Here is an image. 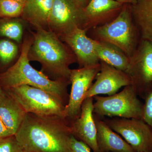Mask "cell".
<instances>
[{
  "label": "cell",
  "instance_id": "obj_3",
  "mask_svg": "<svg viewBox=\"0 0 152 152\" xmlns=\"http://www.w3.org/2000/svg\"><path fill=\"white\" fill-rule=\"evenodd\" d=\"M33 42V37L24 40L20 55L16 62L0 74V86L5 91L18 86L28 85L44 90L66 104L67 87L70 81L51 80L42 71H38L30 64L28 53Z\"/></svg>",
  "mask_w": 152,
  "mask_h": 152
},
{
  "label": "cell",
  "instance_id": "obj_25",
  "mask_svg": "<svg viewBox=\"0 0 152 152\" xmlns=\"http://www.w3.org/2000/svg\"><path fill=\"white\" fill-rule=\"evenodd\" d=\"M91 149L88 145L72 135L70 142V152H91Z\"/></svg>",
  "mask_w": 152,
  "mask_h": 152
},
{
  "label": "cell",
  "instance_id": "obj_31",
  "mask_svg": "<svg viewBox=\"0 0 152 152\" xmlns=\"http://www.w3.org/2000/svg\"></svg>",
  "mask_w": 152,
  "mask_h": 152
},
{
  "label": "cell",
  "instance_id": "obj_21",
  "mask_svg": "<svg viewBox=\"0 0 152 152\" xmlns=\"http://www.w3.org/2000/svg\"><path fill=\"white\" fill-rule=\"evenodd\" d=\"M22 3L12 0H0V18H17L22 16L23 10Z\"/></svg>",
  "mask_w": 152,
  "mask_h": 152
},
{
  "label": "cell",
  "instance_id": "obj_28",
  "mask_svg": "<svg viewBox=\"0 0 152 152\" xmlns=\"http://www.w3.org/2000/svg\"><path fill=\"white\" fill-rule=\"evenodd\" d=\"M76 2L83 8H84L91 0H75Z\"/></svg>",
  "mask_w": 152,
  "mask_h": 152
},
{
  "label": "cell",
  "instance_id": "obj_5",
  "mask_svg": "<svg viewBox=\"0 0 152 152\" xmlns=\"http://www.w3.org/2000/svg\"><path fill=\"white\" fill-rule=\"evenodd\" d=\"M4 91L26 113L43 117L58 116L66 119L65 103L44 90L28 85H22Z\"/></svg>",
  "mask_w": 152,
  "mask_h": 152
},
{
  "label": "cell",
  "instance_id": "obj_23",
  "mask_svg": "<svg viewBox=\"0 0 152 152\" xmlns=\"http://www.w3.org/2000/svg\"><path fill=\"white\" fill-rule=\"evenodd\" d=\"M142 96L145 100L142 119L152 129V83L147 87Z\"/></svg>",
  "mask_w": 152,
  "mask_h": 152
},
{
  "label": "cell",
  "instance_id": "obj_2",
  "mask_svg": "<svg viewBox=\"0 0 152 152\" xmlns=\"http://www.w3.org/2000/svg\"><path fill=\"white\" fill-rule=\"evenodd\" d=\"M31 32L33 42L28 53L30 61L42 66V72L53 80H70L71 65L77 63L73 52L49 30L37 28Z\"/></svg>",
  "mask_w": 152,
  "mask_h": 152
},
{
  "label": "cell",
  "instance_id": "obj_16",
  "mask_svg": "<svg viewBox=\"0 0 152 152\" xmlns=\"http://www.w3.org/2000/svg\"><path fill=\"white\" fill-rule=\"evenodd\" d=\"M53 0H27L22 18L35 28L48 30V23Z\"/></svg>",
  "mask_w": 152,
  "mask_h": 152
},
{
  "label": "cell",
  "instance_id": "obj_1",
  "mask_svg": "<svg viewBox=\"0 0 152 152\" xmlns=\"http://www.w3.org/2000/svg\"><path fill=\"white\" fill-rule=\"evenodd\" d=\"M66 119L26 113L15 136L25 152H70L72 131Z\"/></svg>",
  "mask_w": 152,
  "mask_h": 152
},
{
  "label": "cell",
  "instance_id": "obj_29",
  "mask_svg": "<svg viewBox=\"0 0 152 152\" xmlns=\"http://www.w3.org/2000/svg\"><path fill=\"white\" fill-rule=\"evenodd\" d=\"M12 1H15L18 2L22 3V4H25V3L26 2L27 0H12Z\"/></svg>",
  "mask_w": 152,
  "mask_h": 152
},
{
  "label": "cell",
  "instance_id": "obj_13",
  "mask_svg": "<svg viewBox=\"0 0 152 152\" xmlns=\"http://www.w3.org/2000/svg\"><path fill=\"white\" fill-rule=\"evenodd\" d=\"M94 98L85 99L80 114L70 125L72 134L88 145L94 152H100L97 142V129L94 118Z\"/></svg>",
  "mask_w": 152,
  "mask_h": 152
},
{
  "label": "cell",
  "instance_id": "obj_6",
  "mask_svg": "<svg viewBox=\"0 0 152 152\" xmlns=\"http://www.w3.org/2000/svg\"><path fill=\"white\" fill-rule=\"evenodd\" d=\"M94 114L101 116L142 119L143 103L132 85L112 96L94 97Z\"/></svg>",
  "mask_w": 152,
  "mask_h": 152
},
{
  "label": "cell",
  "instance_id": "obj_11",
  "mask_svg": "<svg viewBox=\"0 0 152 152\" xmlns=\"http://www.w3.org/2000/svg\"><path fill=\"white\" fill-rule=\"evenodd\" d=\"M100 70L85 96V99L99 95L112 96L123 87L132 85L130 77L126 72L100 61Z\"/></svg>",
  "mask_w": 152,
  "mask_h": 152
},
{
  "label": "cell",
  "instance_id": "obj_20",
  "mask_svg": "<svg viewBox=\"0 0 152 152\" xmlns=\"http://www.w3.org/2000/svg\"><path fill=\"white\" fill-rule=\"evenodd\" d=\"M2 20L0 22V36L20 42L23 32L21 22L16 18Z\"/></svg>",
  "mask_w": 152,
  "mask_h": 152
},
{
  "label": "cell",
  "instance_id": "obj_10",
  "mask_svg": "<svg viewBox=\"0 0 152 152\" xmlns=\"http://www.w3.org/2000/svg\"><path fill=\"white\" fill-rule=\"evenodd\" d=\"M130 77L132 85L138 95L152 83V43L141 39L137 49L130 58L129 64L126 72Z\"/></svg>",
  "mask_w": 152,
  "mask_h": 152
},
{
  "label": "cell",
  "instance_id": "obj_24",
  "mask_svg": "<svg viewBox=\"0 0 152 152\" xmlns=\"http://www.w3.org/2000/svg\"><path fill=\"white\" fill-rule=\"evenodd\" d=\"M0 152H25L15 135L0 140Z\"/></svg>",
  "mask_w": 152,
  "mask_h": 152
},
{
  "label": "cell",
  "instance_id": "obj_18",
  "mask_svg": "<svg viewBox=\"0 0 152 152\" xmlns=\"http://www.w3.org/2000/svg\"><path fill=\"white\" fill-rule=\"evenodd\" d=\"M131 9L141 39L152 43V0H139Z\"/></svg>",
  "mask_w": 152,
  "mask_h": 152
},
{
  "label": "cell",
  "instance_id": "obj_19",
  "mask_svg": "<svg viewBox=\"0 0 152 152\" xmlns=\"http://www.w3.org/2000/svg\"><path fill=\"white\" fill-rule=\"evenodd\" d=\"M96 52L100 61L125 72L128 69L130 58L116 46L106 42L96 40Z\"/></svg>",
  "mask_w": 152,
  "mask_h": 152
},
{
  "label": "cell",
  "instance_id": "obj_12",
  "mask_svg": "<svg viewBox=\"0 0 152 152\" xmlns=\"http://www.w3.org/2000/svg\"><path fill=\"white\" fill-rule=\"evenodd\" d=\"M60 39L73 52L79 68L99 64L96 54V40L87 36L86 31L77 28Z\"/></svg>",
  "mask_w": 152,
  "mask_h": 152
},
{
  "label": "cell",
  "instance_id": "obj_22",
  "mask_svg": "<svg viewBox=\"0 0 152 152\" xmlns=\"http://www.w3.org/2000/svg\"><path fill=\"white\" fill-rule=\"evenodd\" d=\"M18 52V46L8 40H0V60L4 64L10 63L15 58Z\"/></svg>",
  "mask_w": 152,
  "mask_h": 152
},
{
  "label": "cell",
  "instance_id": "obj_27",
  "mask_svg": "<svg viewBox=\"0 0 152 152\" xmlns=\"http://www.w3.org/2000/svg\"><path fill=\"white\" fill-rule=\"evenodd\" d=\"M115 1L122 4H128L131 5H134L139 0H115Z\"/></svg>",
  "mask_w": 152,
  "mask_h": 152
},
{
  "label": "cell",
  "instance_id": "obj_14",
  "mask_svg": "<svg viewBox=\"0 0 152 152\" xmlns=\"http://www.w3.org/2000/svg\"><path fill=\"white\" fill-rule=\"evenodd\" d=\"M124 5L115 0H91L83 8L82 29L87 32L112 21L118 15Z\"/></svg>",
  "mask_w": 152,
  "mask_h": 152
},
{
  "label": "cell",
  "instance_id": "obj_4",
  "mask_svg": "<svg viewBox=\"0 0 152 152\" xmlns=\"http://www.w3.org/2000/svg\"><path fill=\"white\" fill-rule=\"evenodd\" d=\"M91 38L113 44L130 58L141 40L140 35L132 14L131 5L125 4L114 20L90 30Z\"/></svg>",
  "mask_w": 152,
  "mask_h": 152
},
{
  "label": "cell",
  "instance_id": "obj_8",
  "mask_svg": "<svg viewBox=\"0 0 152 152\" xmlns=\"http://www.w3.org/2000/svg\"><path fill=\"white\" fill-rule=\"evenodd\" d=\"M84 22L83 8L75 0H53L49 18V31L60 38L76 28L82 29Z\"/></svg>",
  "mask_w": 152,
  "mask_h": 152
},
{
  "label": "cell",
  "instance_id": "obj_15",
  "mask_svg": "<svg viewBox=\"0 0 152 152\" xmlns=\"http://www.w3.org/2000/svg\"><path fill=\"white\" fill-rule=\"evenodd\" d=\"M97 142L100 152H135L124 139L104 121L94 115Z\"/></svg>",
  "mask_w": 152,
  "mask_h": 152
},
{
  "label": "cell",
  "instance_id": "obj_26",
  "mask_svg": "<svg viewBox=\"0 0 152 152\" xmlns=\"http://www.w3.org/2000/svg\"><path fill=\"white\" fill-rule=\"evenodd\" d=\"M13 135L0 119V140Z\"/></svg>",
  "mask_w": 152,
  "mask_h": 152
},
{
  "label": "cell",
  "instance_id": "obj_30",
  "mask_svg": "<svg viewBox=\"0 0 152 152\" xmlns=\"http://www.w3.org/2000/svg\"><path fill=\"white\" fill-rule=\"evenodd\" d=\"M4 93V91L3 90V89L0 86V96L3 94Z\"/></svg>",
  "mask_w": 152,
  "mask_h": 152
},
{
  "label": "cell",
  "instance_id": "obj_17",
  "mask_svg": "<svg viewBox=\"0 0 152 152\" xmlns=\"http://www.w3.org/2000/svg\"><path fill=\"white\" fill-rule=\"evenodd\" d=\"M26 113L6 92L0 96V119L15 135Z\"/></svg>",
  "mask_w": 152,
  "mask_h": 152
},
{
  "label": "cell",
  "instance_id": "obj_7",
  "mask_svg": "<svg viewBox=\"0 0 152 152\" xmlns=\"http://www.w3.org/2000/svg\"><path fill=\"white\" fill-rule=\"evenodd\" d=\"M135 152H152V129L142 119L114 118L104 121Z\"/></svg>",
  "mask_w": 152,
  "mask_h": 152
},
{
  "label": "cell",
  "instance_id": "obj_9",
  "mask_svg": "<svg viewBox=\"0 0 152 152\" xmlns=\"http://www.w3.org/2000/svg\"><path fill=\"white\" fill-rule=\"evenodd\" d=\"M100 70V63L94 66L71 69L69 80L72 88L65 107L66 119L74 121L79 116L85 96Z\"/></svg>",
  "mask_w": 152,
  "mask_h": 152
}]
</instances>
